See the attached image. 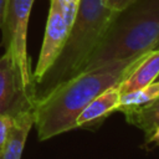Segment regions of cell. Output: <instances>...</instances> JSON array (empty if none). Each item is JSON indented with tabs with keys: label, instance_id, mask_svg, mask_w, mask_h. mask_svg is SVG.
I'll use <instances>...</instances> for the list:
<instances>
[{
	"label": "cell",
	"instance_id": "7a4b0ae2",
	"mask_svg": "<svg viewBox=\"0 0 159 159\" xmlns=\"http://www.w3.org/2000/svg\"><path fill=\"white\" fill-rule=\"evenodd\" d=\"M157 48H159V0H133L114 14L81 71Z\"/></svg>",
	"mask_w": 159,
	"mask_h": 159
},
{
	"label": "cell",
	"instance_id": "277c9868",
	"mask_svg": "<svg viewBox=\"0 0 159 159\" xmlns=\"http://www.w3.org/2000/svg\"><path fill=\"white\" fill-rule=\"evenodd\" d=\"M35 0H6L2 20V43L11 56L22 88L36 99L35 82L27 55V29Z\"/></svg>",
	"mask_w": 159,
	"mask_h": 159
},
{
	"label": "cell",
	"instance_id": "5bb4252c",
	"mask_svg": "<svg viewBox=\"0 0 159 159\" xmlns=\"http://www.w3.org/2000/svg\"><path fill=\"white\" fill-rule=\"evenodd\" d=\"M103 1H104L106 6H108L109 9L114 10V11H118V10L125 7L133 0H103Z\"/></svg>",
	"mask_w": 159,
	"mask_h": 159
},
{
	"label": "cell",
	"instance_id": "2e32d148",
	"mask_svg": "<svg viewBox=\"0 0 159 159\" xmlns=\"http://www.w3.org/2000/svg\"><path fill=\"white\" fill-rule=\"evenodd\" d=\"M157 81H159V76H158V78H157Z\"/></svg>",
	"mask_w": 159,
	"mask_h": 159
},
{
	"label": "cell",
	"instance_id": "6da1fadb",
	"mask_svg": "<svg viewBox=\"0 0 159 159\" xmlns=\"http://www.w3.org/2000/svg\"><path fill=\"white\" fill-rule=\"evenodd\" d=\"M144 55L80 71L35 99L34 124L39 139L47 140L76 129V119L83 108L103 91L118 84Z\"/></svg>",
	"mask_w": 159,
	"mask_h": 159
},
{
	"label": "cell",
	"instance_id": "7c38bea8",
	"mask_svg": "<svg viewBox=\"0 0 159 159\" xmlns=\"http://www.w3.org/2000/svg\"><path fill=\"white\" fill-rule=\"evenodd\" d=\"M80 1L81 0H50V4L58 7L62 11L66 21L70 24V26H72V22L76 17L80 6Z\"/></svg>",
	"mask_w": 159,
	"mask_h": 159
},
{
	"label": "cell",
	"instance_id": "3957f363",
	"mask_svg": "<svg viewBox=\"0 0 159 159\" xmlns=\"http://www.w3.org/2000/svg\"><path fill=\"white\" fill-rule=\"evenodd\" d=\"M117 11L103 0H81L66 43L55 63L35 86L36 99L78 73Z\"/></svg>",
	"mask_w": 159,
	"mask_h": 159
},
{
	"label": "cell",
	"instance_id": "9a60e30c",
	"mask_svg": "<svg viewBox=\"0 0 159 159\" xmlns=\"http://www.w3.org/2000/svg\"><path fill=\"white\" fill-rule=\"evenodd\" d=\"M145 143L150 144V143H159V128H157L155 130H153L148 137H145Z\"/></svg>",
	"mask_w": 159,
	"mask_h": 159
},
{
	"label": "cell",
	"instance_id": "9c48e42d",
	"mask_svg": "<svg viewBox=\"0 0 159 159\" xmlns=\"http://www.w3.org/2000/svg\"><path fill=\"white\" fill-rule=\"evenodd\" d=\"M119 98L120 93L117 84L103 91L94 99H92L80 113L76 119V129L87 127L114 112L119 104Z\"/></svg>",
	"mask_w": 159,
	"mask_h": 159
},
{
	"label": "cell",
	"instance_id": "8fae6325",
	"mask_svg": "<svg viewBox=\"0 0 159 159\" xmlns=\"http://www.w3.org/2000/svg\"><path fill=\"white\" fill-rule=\"evenodd\" d=\"M158 96H159V81H155L140 89L122 94L119 98L118 107H120V106H140V104L148 103L149 101L157 98Z\"/></svg>",
	"mask_w": 159,
	"mask_h": 159
},
{
	"label": "cell",
	"instance_id": "30bf717a",
	"mask_svg": "<svg viewBox=\"0 0 159 159\" xmlns=\"http://www.w3.org/2000/svg\"><path fill=\"white\" fill-rule=\"evenodd\" d=\"M117 111L124 114L129 124L143 130L145 137L159 128V96L140 106H120Z\"/></svg>",
	"mask_w": 159,
	"mask_h": 159
},
{
	"label": "cell",
	"instance_id": "4fadbf2b",
	"mask_svg": "<svg viewBox=\"0 0 159 159\" xmlns=\"http://www.w3.org/2000/svg\"><path fill=\"white\" fill-rule=\"evenodd\" d=\"M12 124H14V116L0 114V152L9 138Z\"/></svg>",
	"mask_w": 159,
	"mask_h": 159
},
{
	"label": "cell",
	"instance_id": "5b68a950",
	"mask_svg": "<svg viewBox=\"0 0 159 159\" xmlns=\"http://www.w3.org/2000/svg\"><path fill=\"white\" fill-rule=\"evenodd\" d=\"M70 29L71 26L66 21L62 11L55 5L50 4L39 60L35 71L32 72V80L35 82V86L41 81L45 73L57 60L68 37Z\"/></svg>",
	"mask_w": 159,
	"mask_h": 159
},
{
	"label": "cell",
	"instance_id": "ba28073f",
	"mask_svg": "<svg viewBox=\"0 0 159 159\" xmlns=\"http://www.w3.org/2000/svg\"><path fill=\"white\" fill-rule=\"evenodd\" d=\"M34 108L19 112L14 116L9 138L0 152V159H21L27 135L34 125Z\"/></svg>",
	"mask_w": 159,
	"mask_h": 159
},
{
	"label": "cell",
	"instance_id": "52a82bcc",
	"mask_svg": "<svg viewBox=\"0 0 159 159\" xmlns=\"http://www.w3.org/2000/svg\"><path fill=\"white\" fill-rule=\"evenodd\" d=\"M159 76V48L145 53L133 70L117 84L122 94L140 89L157 81Z\"/></svg>",
	"mask_w": 159,
	"mask_h": 159
},
{
	"label": "cell",
	"instance_id": "8992f818",
	"mask_svg": "<svg viewBox=\"0 0 159 159\" xmlns=\"http://www.w3.org/2000/svg\"><path fill=\"white\" fill-rule=\"evenodd\" d=\"M35 97L26 93L7 51L0 56V114L15 116L34 108Z\"/></svg>",
	"mask_w": 159,
	"mask_h": 159
}]
</instances>
